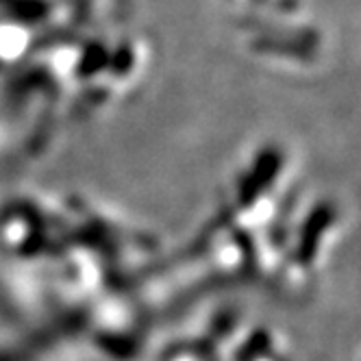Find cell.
Returning a JSON list of instances; mask_svg holds the SVG:
<instances>
[{"label":"cell","mask_w":361,"mask_h":361,"mask_svg":"<svg viewBox=\"0 0 361 361\" xmlns=\"http://www.w3.org/2000/svg\"><path fill=\"white\" fill-rule=\"evenodd\" d=\"M283 166H286V157H283V150H279L276 146H268L262 152H257L255 164L242 178L240 198L244 202H252L264 196L268 188H272V183L279 178Z\"/></svg>","instance_id":"1"},{"label":"cell","mask_w":361,"mask_h":361,"mask_svg":"<svg viewBox=\"0 0 361 361\" xmlns=\"http://www.w3.org/2000/svg\"><path fill=\"white\" fill-rule=\"evenodd\" d=\"M335 218H338V209L331 202H318L314 209L307 214L302 226H300V238H298V252L305 257L302 262H312L314 252L318 250L320 242L329 233Z\"/></svg>","instance_id":"2"}]
</instances>
